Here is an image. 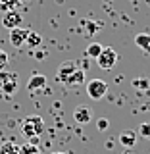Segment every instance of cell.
Wrapping results in <instances>:
<instances>
[{
  "label": "cell",
  "instance_id": "18",
  "mask_svg": "<svg viewBox=\"0 0 150 154\" xmlns=\"http://www.w3.org/2000/svg\"><path fill=\"white\" fill-rule=\"evenodd\" d=\"M133 87H135V89H144V91H148V81H146V79H135V81H133Z\"/></svg>",
  "mask_w": 150,
  "mask_h": 154
},
{
  "label": "cell",
  "instance_id": "15",
  "mask_svg": "<svg viewBox=\"0 0 150 154\" xmlns=\"http://www.w3.org/2000/svg\"><path fill=\"white\" fill-rule=\"evenodd\" d=\"M19 154H42V152H41V148H38L37 144L25 143V144H21V146H19Z\"/></svg>",
  "mask_w": 150,
  "mask_h": 154
},
{
  "label": "cell",
  "instance_id": "21",
  "mask_svg": "<svg viewBox=\"0 0 150 154\" xmlns=\"http://www.w3.org/2000/svg\"><path fill=\"white\" fill-rule=\"evenodd\" d=\"M96 125H98V129H100V131H104V129H108L110 122H108L106 118H100V119H98V123H96Z\"/></svg>",
  "mask_w": 150,
  "mask_h": 154
},
{
  "label": "cell",
  "instance_id": "8",
  "mask_svg": "<svg viewBox=\"0 0 150 154\" xmlns=\"http://www.w3.org/2000/svg\"><path fill=\"white\" fill-rule=\"evenodd\" d=\"M21 21H23V17L19 16L16 10H6V14L2 16V25L8 27V29L21 27Z\"/></svg>",
  "mask_w": 150,
  "mask_h": 154
},
{
  "label": "cell",
  "instance_id": "4",
  "mask_svg": "<svg viewBox=\"0 0 150 154\" xmlns=\"http://www.w3.org/2000/svg\"><path fill=\"white\" fill-rule=\"evenodd\" d=\"M96 64H98L100 69H112V67L118 64V52L114 48H104L100 52V56L96 58Z\"/></svg>",
  "mask_w": 150,
  "mask_h": 154
},
{
  "label": "cell",
  "instance_id": "2",
  "mask_svg": "<svg viewBox=\"0 0 150 154\" xmlns=\"http://www.w3.org/2000/svg\"><path fill=\"white\" fill-rule=\"evenodd\" d=\"M17 75L12 73V71H6V69H0V94L4 96H12L17 93Z\"/></svg>",
  "mask_w": 150,
  "mask_h": 154
},
{
  "label": "cell",
  "instance_id": "14",
  "mask_svg": "<svg viewBox=\"0 0 150 154\" xmlns=\"http://www.w3.org/2000/svg\"><path fill=\"white\" fill-rule=\"evenodd\" d=\"M102 50H104V46L100 45V42H90V45L87 46V56H90V58H98Z\"/></svg>",
  "mask_w": 150,
  "mask_h": 154
},
{
  "label": "cell",
  "instance_id": "1",
  "mask_svg": "<svg viewBox=\"0 0 150 154\" xmlns=\"http://www.w3.org/2000/svg\"><path fill=\"white\" fill-rule=\"evenodd\" d=\"M21 131L27 139H31L29 143L35 144L37 143V137H41L44 133V119L41 116H29L21 122Z\"/></svg>",
  "mask_w": 150,
  "mask_h": 154
},
{
  "label": "cell",
  "instance_id": "22",
  "mask_svg": "<svg viewBox=\"0 0 150 154\" xmlns=\"http://www.w3.org/2000/svg\"><path fill=\"white\" fill-rule=\"evenodd\" d=\"M52 154H69V152H52Z\"/></svg>",
  "mask_w": 150,
  "mask_h": 154
},
{
  "label": "cell",
  "instance_id": "6",
  "mask_svg": "<svg viewBox=\"0 0 150 154\" xmlns=\"http://www.w3.org/2000/svg\"><path fill=\"white\" fill-rule=\"evenodd\" d=\"M77 62H73V60H67V62H64L60 67H58V71H56V79L60 81V83H66V79L69 77L73 71L77 69Z\"/></svg>",
  "mask_w": 150,
  "mask_h": 154
},
{
  "label": "cell",
  "instance_id": "7",
  "mask_svg": "<svg viewBox=\"0 0 150 154\" xmlns=\"http://www.w3.org/2000/svg\"><path fill=\"white\" fill-rule=\"evenodd\" d=\"M73 119L77 123H81V125H87L90 119H93V110H90L89 106H85V104H79L73 110Z\"/></svg>",
  "mask_w": 150,
  "mask_h": 154
},
{
  "label": "cell",
  "instance_id": "5",
  "mask_svg": "<svg viewBox=\"0 0 150 154\" xmlns=\"http://www.w3.org/2000/svg\"><path fill=\"white\" fill-rule=\"evenodd\" d=\"M27 35H29V29L25 27H14L10 29V42H12L14 46H23L27 41Z\"/></svg>",
  "mask_w": 150,
  "mask_h": 154
},
{
  "label": "cell",
  "instance_id": "17",
  "mask_svg": "<svg viewBox=\"0 0 150 154\" xmlns=\"http://www.w3.org/2000/svg\"><path fill=\"white\" fill-rule=\"evenodd\" d=\"M139 133H141L142 137H146V139H150V123H148V122H144V123H141V127H139Z\"/></svg>",
  "mask_w": 150,
  "mask_h": 154
},
{
  "label": "cell",
  "instance_id": "10",
  "mask_svg": "<svg viewBox=\"0 0 150 154\" xmlns=\"http://www.w3.org/2000/svg\"><path fill=\"white\" fill-rule=\"evenodd\" d=\"M44 87H46V77L41 75V73H35L31 79H29V83H27L29 91H38V89H44Z\"/></svg>",
  "mask_w": 150,
  "mask_h": 154
},
{
  "label": "cell",
  "instance_id": "3",
  "mask_svg": "<svg viewBox=\"0 0 150 154\" xmlns=\"http://www.w3.org/2000/svg\"><path fill=\"white\" fill-rule=\"evenodd\" d=\"M106 93H108V85H106V81H102V79H90L89 83H87V94H89L93 100L104 98Z\"/></svg>",
  "mask_w": 150,
  "mask_h": 154
},
{
  "label": "cell",
  "instance_id": "12",
  "mask_svg": "<svg viewBox=\"0 0 150 154\" xmlns=\"http://www.w3.org/2000/svg\"><path fill=\"white\" fill-rule=\"evenodd\" d=\"M135 45L144 52H150V35L148 33H139V35L135 37Z\"/></svg>",
  "mask_w": 150,
  "mask_h": 154
},
{
  "label": "cell",
  "instance_id": "19",
  "mask_svg": "<svg viewBox=\"0 0 150 154\" xmlns=\"http://www.w3.org/2000/svg\"><path fill=\"white\" fill-rule=\"evenodd\" d=\"M19 2H21V0H0V6H2L4 10H8V8H14V6H17Z\"/></svg>",
  "mask_w": 150,
  "mask_h": 154
},
{
  "label": "cell",
  "instance_id": "13",
  "mask_svg": "<svg viewBox=\"0 0 150 154\" xmlns=\"http://www.w3.org/2000/svg\"><path fill=\"white\" fill-rule=\"evenodd\" d=\"M0 154H19V146L14 141H4L0 144Z\"/></svg>",
  "mask_w": 150,
  "mask_h": 154
},
{
  "label": "cell",
  "instance_id": "16",
  "mask_svg": "<svg viewBox=\"0 0 150 154\" xmlns=\"http://www.w3.org/2000/svg\"><path fill=\"white\" fill-rule=\"evenodd\" d=\"M25 42H29V46H31V48H38V46H41V42H42V38H41V35H37V33L29 31Z\"/></svg>",
  "mask_w": 150,
  "mask_h": 154
},
{
  "label": "cell",
  "instance_id": "11",
  "mask_svg": "<svg viewBox=\"0 0 150 154\" xmlns=\"http://www.w3.org/2000/svg\"><path fill=\"white\" fill-rule=\"evenodd\" d=\"M119 143L123 144L125 148H131V146H135V143H137V133L135 131H123L121 135H119Z\"/></svg>",
  "mask_w": 150,
  "mask_h": 154
},
{
  "label": "cell",
  "instance_id": "9",
  "mask_svg": "<svg viewBox=\"0 0 150 154\" xmlns=\"http://www.w3.org/2000/svg\"><path fill=\"white\" fill-rule=\"evenodd\" d=\"M83 83H85V71L81 69V67H77L73 73H71V75L66 79V83H64V85L71 89V87H79V85H83Z\"/></svg>",
  "mask_w": 150,
  "mask_h": 154
},
{
  "label": "cell",
  "instance_id": "20",
  "mask_svg": "<svg viewBox=\"0 0 150 154\" xmlns=\"http://www.w3.org/2000/svg\"><path fill=\"white\" fill-rule=\"evenodd\" d=\"M6 66H8V54L0 48V69H4Z\"/></svg>",
  "mask_w": 150,
  "mask_h": 154
}]
</instances>
